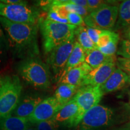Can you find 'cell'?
<instances>
[{"instance_id":"obj_1","label":"cell","mask_w":130,"mask_h":130,"mask_svg":"<svg viewBox=\"0 0 130 130\" xmlns=\"http://www.w3.org/2000/svg\"><path fill=\"white\" fill-rule=\"evenodd\" d=\"M0 24L14 56L23 60L39 56L38 24L14 23L0 16Z\"/></svg>"},{"instance_id":"obj_2","label":"cell","mask_w":130,"mask_h":130,"mask_svg":"<svg viewBox=\"0 0 130 130\" xmlns=\"http://www.w3.org/2000/svg\"><path fill=\"white\" fill-rule=\"evenodd\" d=\"M39 28L42 37L45 53L49 54L54 48L74 38L77 26L53 22L40 17Z\"/></svg>"},{"instance_id":"obj_3","label":"cell","mask_w":130,"mask_h":130,"mask_svg":"<svg viewBox=\"0 0 130 130\" xmlns=\"http://www.w3.org/2000/svg\"><path fill=\"white\" fill-rule=\"evenodd\" d=\"M17 69L21 78L36 88L46 89L51 86L50 68L38 57L22 60Z\"/></svg>"},{"instance_id":"obj_4","label":"cell","mask_w":130,"mask_h":130,"mask_svg":"<svg viewBox=\"0 0 130 130\" xmlns=\"http://www.w3.org/2000/svg\"><path fill=\"white\" fill-rule=\"evenodd\" d=\"M22 90L17 75L0 76V119L12 115L20 101Z\"/></svg>"},{"instance_id":"obj_5","label":"cell","mask_w":130,"mask_h":130,"mask_svg":"<svg viewBox=\"0 0 130 130\" xmlns=\"http://www.w3.org/2000/svg\"><path fill=\"white\" fill-rule=\"evenodd\" d=\"M103 95L104 93L101 86H86L81 87L73 98L77 104L78 111L68 126L74 127L79 125L86 112L98 104Z\"/></svg>"},{"instance_id":"obj_6","label":"cell","mask_w":130,"mask_h":130,"mask_svg":"<svg viewBox=\"0 0 130 130\" xmlns=\"http://www.w3.org/2000/svg\"><path fill=\"white\" fill-rule=\"evenodd\" d=\"M0 16L14 23L38 24L40 12L27 3L6 4L0 2Z\"/></svg>"},{"instance_id":"obj_7","label":"cell","mask_w":130,"mask_h":130,"mask_svg":"<svg viewBox=\"0 0 130 130\" xmlns=\"http://www.w3.org/2000/svg\"><path fill=\"white\" fill-rule=\"evenodd\" d=\"M118 14L119 7L107 5L84 18V23L86 26L90 28L109 30L115 26Z\"/></svg>"},{"instance_id":"obj_8","label":"cell","mask_w":130,"mask_h":130,"mask_svg":"<svg viewBox=\"0 0 130 130\" xmlns=\"http://www.w3.org/2000/svg\"><path fill=\"white\" fill-rule=\"evenodd\" d=\"M114 116L111 108L98 104L86 112L79 125L82 130L104 127L113 123Z\"/></svg>"},{"instance_id":"obj_9","label":"cell","mask_w":130,"mask_h":130,"mask_svg":"<svg viewBox=\"0 0 130 130\" xmlns=\"http://www.w3.org/2000/svg\"><path fill=\"white\" fill-rule=\"evenodd\" d=\"M75 37L56 47L48 54L47 63L53 73L55 80L58 82L62 75L63 70L74 48Z\"/></svg>"},{"instance_id":"obj_10","label":"cell","mask_w":130,"mask_h":130,"mask_svg":"<svg viewBox=\"0 0 130 130\" xmlns=\"http://www.w3.org/2000/svg\"><path fill=\"white\" fill-rule=\"evenodd\" d=\"M62 107L54 96L46 98L37 105L28 119L32 125L52 119Z\"/></svg>"},{"instance_id":"obj_11","label":"cell","mask_w":130,"mask_h":130,"mask_svg":"<svg viewBox=\"0 0 130 130\" xmlns=\"http://www.w3.org/2000/svg\"><path fill=\"white\" fill-rule=\"evenodd\" d=\"M116 69V63H106L93 69L84 78L81 87L86 86H101L106 82Z\"/></svg>"},{"instance_id":"obj_12","label":"cell","mask_w":130,"mask_h":130,"mask_svg":"<svg viewBox=\"0 0 130 130\" xmlns=\"http://www.w3.org/2000/svg\"><path fill=\"white\" fill-rule=\"evenodd\" d=\"M93 69L86 63H83L69 71L58 81V83H64L81 87V83L86 75Z\"/></svg>"},{"instance_id":"obj_13","label":"cell","mask_w":130,"mask_h":130,"mask_svg":"<svg viewBox=\"0 0 130 130\" xmlns=\"http://www.w3.org/2000/svg\"><path fill=\"white\" fill-rule=\"evenodd\" d=\"M130 79V77L121 69L117 68L112 73L101 89L104 93L117 91L122 88Z\"/></svg>"},{"instance_id":"obj_14","label":"cell","mask_w":130,"mask_h":130,"mask_svg":"<svg viewBox=\"0 0 130 130\" xmlns=\"http://www.w3.org/2000/svg\"><path fill=\"white\" fill-rule=\"evenodd\" d=\"M42 100V98L39 96H27L19 101L12 114L14 116L28 118Z\"/></svg>"},{"instance_id":"obj_15","label":"cell","mask_w":130,"mask_h":130,"mask_svg":"<svg viewBox=\"0 0 130 130\" xmlns=\"http://www.w3.org/2000/svg\"><path fill=\"white\" fill-rule=\"evenodd\" d=\"M32 126L28 118L10 115L0 119V130H26Z\"/></svg>"},{"instance_id":"obj_16","label":"cell","mask_w":130,"mask_h":130,"mask_svg":"<svg viewBox=\"0 0 130 130\" xmlns=\"http://www.w3.org/2000/svg\"><path fill=\"white\" fill-rule=\"evenodd\" d=\"M78 111L77 102L73 98L68 103L64 105L53 118L58 124L68 125L74 118Z\"/></svg>"},{"instance_id":"obj_17","label":"cell","mask_w":130,"mask_h":130,"mask_svg":"<svg viewBox=\"0 0 130 130\" xmlns=\"http://www.w3.org/2000/svg\"><path fill=\"white\" fill-rule=\"evenodd\" d=\"M86 56V52L84 51L83 48L80 46L78 42L75 40L74 48L68 58V62L65 66L64 69L63 70L61 78L71 69H74L78 65L85 62Z\"/></svg>"},{"instance_id":"obj_18","label":"cell","mask_w":130,"mask_h":130,"mask_svg":"<svg viewBox=\"0 0 130 130\" xmlns=\"http://www.w3.org/2000/svg\"><path fill=\"white\" fill-rule=\"evenodd\" d=\"M80 87L70 84L60 83L55 92L54 96L61 106L63 107L72 100Z\"/></svg>"},{"instance_id":"obj_19","label":"cell","mask_w":130,"mask_h":130,"mask_svg":"<svg viewBox=\"0 0 130 130\" xmlns=\"http://www.w3.org/2000/svg\"><path fill=\"white\" fill-rule=\"evenodd\" d=\"M116 61V56H108L102 53L98 49L91 50L86 53L85 63L92 69H95L106 63Z\"/></svg>"},{"instance_id":"obj_20","label":"cell","mask_w":130,"mask_h":130,"mask_svg":"<svg viewBox=\"0 0 130 130\" xmlns=\"http://www.w3.org/2000/svg\"><path fill=\"white\" fill-rule=\"evenodd\" d=\"M75 36H76L77 42L83 48L86 54L91 50L98 49L97 45H95L89 37L86 27H78L75 32Z\"/></svg>"},{"instance_id":"obj_21","label":"cell","mask_w":130,"mask_h":130,"mask_svg":"<svg viewBox=\"0 0 130 130\" xmlns=\"http://www.w3.org/2000/svg\"><path fill=\"white\" fill-rule=\"evenodd\" d=\"M118 20L116 28L121 29L130 27V0L123 1L119 9Z\"/></svg>"},{"instance_id":"obj_22","label":"cell","mask_w":130,"mask_h":130,"mask_svg":"<svg viewBox=\"0 0 130 130\" xmlns=\"http://www.w3.org/2000/svg\"><path fill=\"white\" fill-rule=\"evenodd\" d=\"M58 3L61 4H64L69 13H74L79 14L83 18H85L86 16L90 14V12L87 9L70 3L69 0H58Z\"/></svg>"},{"instance_id":"obj_23","label":"cell","mask_w":130,"mask_h":130,"mask_svg":"<svg viewBox=\"0 0 130 130\" xmlns=\"http://www.w3.org/2000/svg\"><path fill=\"white\" fill-rule=\"evenodd\" d=\"M119 41V36L116 34V36L113 37V39L110 41L105 46L98 48V50H100L102 53L108 56H115V53L117 51L118 45Z\"/></svg>"},{"instance_id":"obj_24","label":"cell","mask_w":130,"mask_h":130,"mask_svg":"<svg viewBox=\"0 0 130 130\" xmlns=\"http://www.w3.org/2000/svg\"><path fill=\"white\" fill-rule=\"evenodd\" d=\"M116 32L110 30H102L96 44L98 48L106 46L113 39V38L116 36Z\"/></svg>"},{"instance_id":"obj_25","label":"cell","mask_w":130,"mask_h":130,"mask_svg":"<svg viewBox=\"0 0 130 130\" xmlns=\"http://www.w3.org/2000/svg\"><path fill=\"white\" fill-rule=\"evenodd\" d=\"M60 125L52 119L42 121L36 124V130H58Z\"/></svg>"},{"instance_id":"obj_26","label":"cell","mask_w":130,"mask_h":130,"mask_svg":"<svg viewBox=\"0 0 130 130\" xmlns=\"http://www.w3.org/2000/svg\"><path fill=\"white\" fill-rule=\"evenodd\" d=\"M9 49V45L2 26L0 24V59L4 58Z\"/></svg>"},{"instance_id":"obj_27","label":"cell","mask_w":130,"mask_h":130,"mask_svg":"<svg viewBox=\"0 0 130 130\" xmlns=\"http://www.w3.org/2000/svg\"><path fill=\"white\" fill-rule=\"evenodd\" d=\"M117 54L122 56V57H130V41L128 40H123L121 42Z\"/></svg>"},{"instance_id":"obj_28","label":"cell","mask_w":130,"mask_h":130,"mask_svg":"<svg viewBox=\"0 0 130 130\" xmlns=\"http://www.w3.org/2000/svg\"><path fill=\"white\" fill-rule=\"evenodd\" d=\"M116 66L130 77V57H119L116 60Z\"/></svg>"},{"instance_id":"obj_29","label":"cell","mask_w":130,"mask_h":130,"mask_svg":"<svg viewBox=\"0 0 130 130\" xmlns=\"http://www.w3.org/2000/svg\"><path fill=\"white\" fill-rule=\"evenodd\" d=\"M69 24L77 27H86L84 18L74 13H69L68 16Z\"/></svg>"},{"instance_id":"obj_30","label":"cell","mask_w":130,"mask_h":130,"mask_svg":"<svg viewBox=\"0 0 130 130\" xmlns=\"http://www.w3.org/2000/svg\"><path fill=\"white\" fill-rule=\"evenodd\" d=\"M47 12H47L48 14H47L46 18L48 20L53 21V22H58V23L69 24V21H68V19L61 18L53 9H48Z\"/></svg>"},{"instance_id":"obj_31","label":"cell","mask_w":130,"mask_h":130,"mask_svg":"<svg viewBox=\"0 0 130 130\" xmlns=\"http://www.w3.org/2000/svg\"><path fill=\"white\" fill-rule=\"evenodd\" d=\"M87 9L90 13L96 10L108 5L106 1H101V0H87Z\"/></svg>"},{"instance_id":"obj_32","label":"cell","mask_w":130,"mask_h":130,"mask_svg":"<svg viewBox=\"0 0 130 130\" xmlns=\"http://www.w3.org/2000/svg\"><path fill=\"white\" fill-rule=\"evenodd\" d=\"M86 27V29H87V32L88 34L89 37L92 41L95 43V45L97 44L99 36H100V33L102 31V30H100V29H96L90 28V27Z\"/></svg>"},{"instance_id":"obj_33","label":"cell","mask_w":130,"mask_h":130,"mask_svg":"<svg viewBox=\"0 0 130 130\" xmlns=\"http://www.w3.org/2000/svg\"><path fill=\"white\" fill-rule=\"evenodd\" d=\"M69 2L87 9V1L86 0H69Z\"/></svg>"},{"instance_id":"obj_34","label":"cell","mask_w":130,"mask_h":130,"mask_svg":"<svg viewBox=\"0 0 130 130\" xmlns=\"http://www.w3.org/2000/svg\"><path fill=\"white\" fill-rule=\"evenodd\" d=\"M0 2L6 4H18L27 3L26 1H21V0H1Z\"/></svg>"},{"instance_id":"obj_35","label":"cell","mask_w":130,"mask_h":130,"mask_svg":"<svg viewBox=\"0 0 130 130\" xmlns=\"http://www.w3.org/2000/svg\"><path fill=\"white\" fill-rule=\"evenodd\" d=\"M125 37L127 39L126 40L130 41V27L126 28L125 31Z\"/></svg>"},{"instance_id":"obj_36","label":"cell","mask_w":130,"mask_h":130,"mask_svg":"<svg viewBox=\"0 0 130 130\" xmlns=\"http://www.w3.org/2000/svg\"><path fill=\"white\" fill-rule=\"evenodd\" d=\"M119 130H130V123H128L126 125L123 126Z\"/></svg>"},{"instance_id":"obj_37","label":"cell","mask_w":130,"mask_h":130,"mask_svg":"<svg viewBox=\"0 0 130 130\" xmlns=\"http://www.w3.org/2000/svg\"><path fill=\"white\" fill-rule=\"evenodd\" d=\"M26 130H36V127H35V126H31V127H30L29 128H28V129H26Z\"/></svg>"},{"instance_id":"obj_38","label":"cell","mask_w":130,"mask_h":130,"mask_svg":"<svg viewBox=\"0 0 130 130\" xmlns=\"http://www.w3.org/2000/svg\"><path fill=\"white\" fill-rule=\"evenodd\" d=\"M89 130H92V129H89Z\"/></svg>"}]
</instances>
